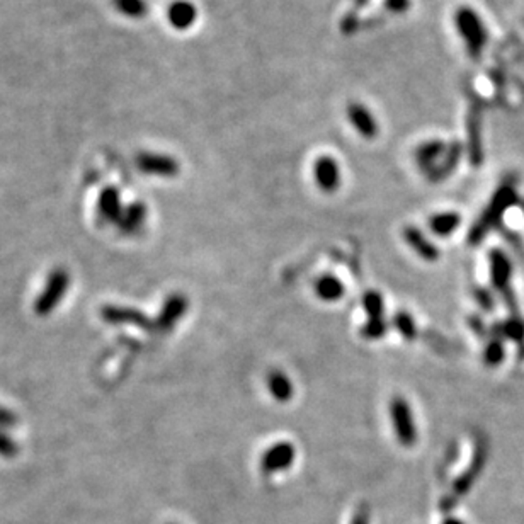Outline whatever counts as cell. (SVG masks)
Wrapping results in <instances>:
<instances>
[{
    "mask_svg": "<svg viewBox=\"0 0 524 524\" xmlns=\"http://www.w3.org/2000/svg\"><path fill=\"white\" fill-rule=\"evenodd\" d=\"M102 320L108 324H129L136 325L141 328H152V322L145 313H141L136 308H128V307H116V305H106L101 310Z\"/></svg>",
    "mask_w": 524,
    "mask_h": 524,
    "instance_id": "cell-8",
    "label": "cell"
},
{
    "mask_svg": "<svg viewBox=\"0 0 524 524\" xmlns=\"http://www.w3.org/2000/svg\"><path fill=\"white\" fill-rule=\"evenodd\" d=\"M460 155H461L460 145L454 143V145H451V147H447L446 154L441 159V162H439L438 166L429 172V177L432 179V181H443V179L447 177V175L453 172L454 167H456L458 160H460Z\"/></svg>",
    "mask_w": 524,
    "mask_h": 524,
    "instance_id": "cell-20",
    "label": "cell"
},
{
    "mask_svg": "<svg viewBox=\"0 0 524 524\" xmlns=\"http://www.w3.org/2000/svg\"><path fill=\"white\" fill-rule=\"evenodd\" d=\"M456 26L461 38L465 40L470 55L473 58L480 56L485 43H487V31H485V26L480 16L470 7H461L456 13Z\"/></svg>",
    "mask_w": 524,
    "mask_h": 524,
    "instance_id": "cell-3",
    "label": "cell"
},
{
    "mask_svg": "<svg viewBox=\"0 0 524 524\" xmlns=\"http://www.w3.org/2000/svg\"><path fill=\"white\" fill-rule=\"evenodd\" d=\"M443 524H465V523H461L458 518H446L445 523H443Z\"/></svg>",
    "mask_w": 524,
    "mask_h": 524,
    "instance_id": "cell-34",
    "label": "cell"
},
{
    "mask_svg": "<svg viewBox=\"0 0 524 524\" xmlns=\"http://www.w3.org/2000/svg\"><path fill=\"white\" fill-rule=\"evenodd\" d=\"M68 286H70V274L62 269V267L53 271L48 276L43 292L38 296L36 305H34V312L41 317L49 315L65 298Z\"/></svg>",
    "mask_w": 524,
    "mask_h": 524,
    "instance_id": "cell-4",
    "label": "cell"
},
{
    "mask_svg": "<svg viewBox=\"0 0 524 524\" xmlns=\"http://www.w3.org/2000/svg\"><path fill=\"white\" fill-rule=\"evenodd\" d=\"M97 212L104 221L118 225L125 209L121 206L120 191L116 187H108V189L102 191L97 201Z\"/></svg>",
    "mask_w": 524,
    "mask_h": 524,
    "instance_id": "cell-12",
    "label": "cell"
},
{
    "mask_svg": "<svg viewBox=\"0 0 524 524\" xmlns=\"http://www.w3.org/2000/svg\"><path fill=\"white\" fill-rule=\"evenodd\" d=\"M363 307L368 313V320L383 319V298L378 292H368L363 296Z\"/></svg>",
    "mask_w": 524,
    "mask_h": 524,
    "instance_id": "cell-24",
    "label": "cell"
},
{
    "mask_svg": "<svg viewBox=\"0 0 524 524\" xmlns=\"http://www.w3.org/2000/svg\"><path fill=\"white\" fill-rule=\"evenodd\" d=\"M17 424V417L13 411L9 408L0 407V429H7V427H13Z\"/></svg>",
    "mask_w": 524,
    "mask_h": 524,
    "instance_id": "cell-30",
    "label": "cell"
},
{
    "mask_svg": "<svg viewBox=\"0 0 524 524\" xmlns=\"http://www.w3.org/2000/svg\"><path fill=\"white\" fill-rule=\"evenodd\" d=\"M404 239H405V242L414 248L420 257L426 259V261H436V259L439 257L438 247H436L434 244H432L431 240L419 230V228H415V227L405 228Z\"/></svg>",
    "mask_w": 524,
    "mask_h": 524,
    "instance_id": "cell-14",
    "label": "cell"
},
{
    "mask_svg": "<svg viewBox=\"0 0 524 524\" xmlns=\"http://www.w3.org/2000/svg\"><path fill=\"white\" fill-rule=\"evenodd\" d=\"M516 201H518V193H516L514 184H512V182H504V184L497 189V193L493 194L492 201L489 203L484 215L478 218L477 223L473 225L472 230H470L468 242L472 244V246L480 244L482 240L485 239V235L499 223L500 218L504 216V213H506L509 206L516 205Z\"/></svg>",
    "mask_w": 524,
    "mask_h": 524,
    "instance_id": "cell-1",
    "label": "cell"
},
{
    "mask_svg": "<svg viewBox=\"0 0 524 524\" xmlns=\"http://www.w3.org/2000/svg\"><path fill=\"white\" fill-rule=\"evenodd\" d=\"M17 453L19 446L16 445V441L7 434L6 429H0V456L13 460V458L17 456Z\"/></svg>",
    "mask_w": 524,
    "mask_h": 524,
    "instance_id": "cell-28",
    "label": "cell"
},
{
    "mask_svg": "<svg viewBox=\"0 0 524 524\" xmlns=\"http://www.w3.org/2000/svg\"><path fill=\"white\" fill-rule=\"evenodd\" d=\"M315 293L324 301H338L344 296L346 289L338 278L332 274H324L315 281Z\"/></svg>",
    "mask_w": 524,
    "mask_h": 524,
    "instance_id": "cell-18",
    "label": "cell"
},
{
    "mask_svg": "<svg viewBox=\"0 0 524 524\" xmlns=\"http://www.w3.org/2000/svg\"><path fill=\"white\" fill-rule=\"evenodd\" d=\"M368 519H370L368 507L361 506V507H358V511H356L353 524H368Z\"/></svg>",
    "mask_w": 524,
    "mask_h": 524,
    "instance_id": "cell-32",
    "label": "cell"
},
{
    "mask_svg": "<svg viewBox=\"0 0 524 524\" xmlns=\"http://www.w3.org/2000/svg\"><path fill=\"white\" fill-rule=\"evenodd\" d=\"M386 328H388V325H386L383 319L368 320V322L363 325L361 335L366 339H380L386 334Z\"/></svg>",
    "mask_w": 524,
    "mask_h": 524,
    "instance_id": "cell-27",
    "label": "cell"
},
{
    "mask_svg": "<svg viewBox=\"0 0 524 524\" xmlns=\"http://www.w3.org/2000/svg\"><path fill=\"white\" fill-rule=\"evenodd\" d=\"M461 218L458 213H438L431 218L429 227L431 230L439 237L451 235L458 227H460Z\"/></svg>",
    "mask_w": 524,
    "mask_h": 524,
    "instance_id": "cell-22",
    "label": "cell"
},
{
    "mask_svg": "<svg viewBox=\"0 0 524 524\" xmlns=\"http://www.w3.org/2000/svg\"><path fill=\"white\" fill-rule=\"evenodd\" d=\"M470 325H472V328L477 332V334L484 335V338H485V325L480 319H478V317H472V320H470Z\"/></svg>",
    "mask_w": 524,
    "mask_h": 524,
    "instance_id": "cell-33",
    "label": "cell"
},
{
    "mask_svg": "<svg viewBox=\"0 0 524 524\" xmlns=\"http://www.w3.org/2000/svg\"><path fill=\"white\" fill-rule=\"evenodd\" d=\"M267 386H269L271 395L283 404L292 399L294 393L292 380L283 371H271V374L267 376Z\"/></svg>",
    "mask_w": 524,
    "mask_h": 524,
    "instance_id": "cell-19",
    "label": "cell"
},
{
    "mask_svg": "<svg viewBox=\"0 0 524 524\" xmlns=\"http://www.w3.org/2000/svg\"><path fill=\"white\" fill-rule=\"evenodd\" d=\"M390 417H392L393 431L402 446H414L417 441V427L414 415L407 400L395 397L390 404Z\"/></svg>",
    "mask_w": 524,
    "mask_h": 524,
    "instance_id": "cell-5",
    "label": "cell"
},
{
    "mask_svg": "<svg viewBox=\"0 0 524 524\" xmlns=\"http://www.w3.org/2000/svg\"><path fill=\"white\" fill-rule=\"evenodd\" d=\"M187 305L189 303H187V298L184 294H170L166 300V303H164L162 310H160L159 317H157L155 327L162 332L170 331L184 317V313L187 312Z\"/></svg>",
    "mask_w": 524,
    "mask_h": 524,
    "instance_id": "cell-9",
    "label": "cell"
},
{
    "mask_svg": "<svg viewBox=\"0 0 524 524\" xmlns=\"http://www.w3.org/2000/svg\"><path fill=\"white\" fill-rule=\"evenodd\" d=\"M347 114H349V121L359 135L365 136V138H374L378 135V123L368 108L358 104V102H353L347 108Z\"/></svg>",
    "mask_w": 524,
    "mask_h": 524,
    "instance_id": "cell-10",
    "label": "cell"
},
{
    "mask_svg": "<svg viewBox=\"0 0 524 524\" xmlns=\"http://www.w3.org/2000/svg\"><path fill=\"white\" fill-rule=\"evenodd\" d=\"M393 327L397 328V332L407 340H414L417 335V327L414 319L408 315L407 312H399L393 317Z\"/></svg>",
    "mask_w": 524,
    "mask_h": 524,
    "instance_id": "cell-25",
    "label": "cell"
},
{
    "mask_svg": "<svg viewBox=\"0 0 524 524\" xmlns=\"http://www.w3.org/2000/svg\"><path fill=\"white\" fill-rule=\"evenodd\" d=\"M485 363L489 366H499L504 361V346H502V338H493L489 340L487 347H485L484 353Z\"/></svg>",
    "mask_w": 524,
    "mask_h": 524,
    "instance_id": "cell-26",
    "label": "cell"
},
{
    "mask_svg": "<svg viewBox=\"0 0 524 524\" xmlns=\"http://www.w3.org/2000/svg\"><path fill=\"white\" fill-rule=\"evenodd\" d=\"M145 218H147V206L143 203H133L123 212L118 227L123 233H135L143 227Z\"/></svg>",
    "mask_w": 524,
    "mask_h": 524,
    "instance_id": "cell-17",
    "label": "cell"
},
{
    "mask_svg": "<svg viewBox=\"0 0 524 524\" xmlns=\"http://www.w3.org/2000/svg\"><path fill=\"white\" fill-rule=\"evenodd\" d=\"M138 167L140 170L147 172V174L164 175V177H172V175H175L179 172V164L172 157L166 155H141L138 157Z\"/></svg>",
    "mask_w": 524,
    "mask_h": 524,
    "instance_id": "cell-11",
    "label": "cell"
},
{
    "mask_svg": "<svg viewBox=\"0 0 524 524\" xmlns=\"http://www.w3.org/2000/svg\"><path fill=\"white\" fill-rule=\"evenodd\" d=\"M468 155L473 166H480L484 162V150H482V136H480V121L478 114H473L468 123Z\"/></svg>",
    "mask_w": 524,
    "mask_h": 524,
    "instance_id": "cell-21",
    "label": "cell"
},
{
    "mask_svg": "<svg viewBox=\"0 0 524 524\" xmlns=\"http://www.w3.org/2000/svg\"><path fill=\"white\" fill-rule=\"evenodd\" d=\"M198 16L196 7L193 6L187 0H177L169 7V13H167V17L172 22V26L177 29H187L189 26L194 24Z\"/></svg>",
    "mask_w": 524,
    "mask_h": 524,
    "instance_id": "cell-16",
    "label": "cell"
},
{
    "mask_svg": "<svg viewBox=\"0 0 524 524\" xmlns=\"http://www.w3.org/2000/svg\"><path fill=\"white\" fill-rule=\"evenodd\" d=\"M485 461H487V443L478 441L475 454H473V460L472 463H470V468H466L465 472H463L461 475L454 480L451 492L441 500L443 511H451V509L460 502L461 497L473 487V484H475L478 475H480L482 470H484Z\"/></svg>",
    "mask_w": 524,
    "mask_h": 524,
    "instance_id": "cell-2",
    "label": "cell"
},
{
    "mask_svg": "<svg viewBox=\"0 0 524 524\" xmlns=\"http://www.w3.org/2000/svg\"><path fill=\"white\" fill-rule=\"evenodd\" d=\"M313 179L325 193H334L340 186L339 164L332 157H319L313 162Z\"/></svg>",
    "mask_w": 524,
    "mask_h": 524,
    "instance_id": "cell-7",
    "label": "cell"
},
{
    "mask_svg": "<svg viewBox=\"0 0 524 524\" xmlns=\"http://www.w3.org/2000/svg\"><path fill=\"white\" fill-rule=\"evenodd\" d=\"M497 332H493L495 338H509L516 342H524V320L519 315H511L504 324H497Z\"/></svg>",
    "mask_w": 524,
    "mask_h": 524,
    "instance_id": "cell-23",
    "label": "cell"
},
{
    "mask_svg": "<svg viewBox=\"0 0 524 524\" xmlns=\"http://www.w3.org/2000/svg\"><path fill=\"white\" fill-rule=\"evenodd\" d=\"M386 7H388L392 13L402 14L408 9V0H386Z\"/></svg>",
    "mask_w": 524,
    "mask_h": 524,
    "instance_id": "cell-31",
    "label": "cell"
},
{
    "mask_svg": "<svg viewBox=\"0 0 524 524\" xmlns=\"http://www.w3.org/2000/svg\"><path fill=\"white\" fill-rule=\"evenodd\" d=\"M446 145L439 140H432L427 141V143H422L415 152V160L417 164L420 166L422 170H432L436 166H438V160H441L443 157L446 154Z\"/></svg>",
    "mask_w": 524,
    "mask_h": 524,
    "instance_id": "cell-15",
    "label": "cell"
},
{
    "mask_svg": "<svg viewBox=\"0 0 524 524\" xmlns=\"http://www.w3.org/2000/svg\"><path fill=\"white\" fill-rule=\"evenodd\" d=\"M473 296H475L477 303L480 305L482 310H485V312H492L493 310V296L491 292H487V289L484 288H475V292H473Z\"/></svg>",
    "mask_w": 524,
    "mask_h": 524,
    "instance_id": "cell-29",
    "label": "cell"
},
{
    "mask_svg": "<svg viewBox=\"0 0 524 524\" xmlns=\"http://www.w3.org/2000/svg\"><path fill=\"white\" fill-rule=\"evenodd\" d=\"M512 267L509 262L507 255L499 248H493L491 252V278L492 285L499 289V293L506 292L509 288V281H511Z\"/></svg>",
    "mask_w": 524,
    "mask_h": 524,
    "instance_id": "cell-13",
    "label": "cell"
},
{
    "mask_svg": "<svg viewBox=\"0 0 524 524\" xmlns=\"http://www.w3.org/2000/svg\"><path fill=\"white\" fill-rule=\"evenodd\" d=\"M294 458H296V450L292 443H276L264 451L259 466L264 475H273V473L288 470L294 463Z\"/></svg>",
    "mask_w": 524,
    "mask_h": 524,
    "instance_id": "cell-6",
    "label": "cell"
}]
</instances>
